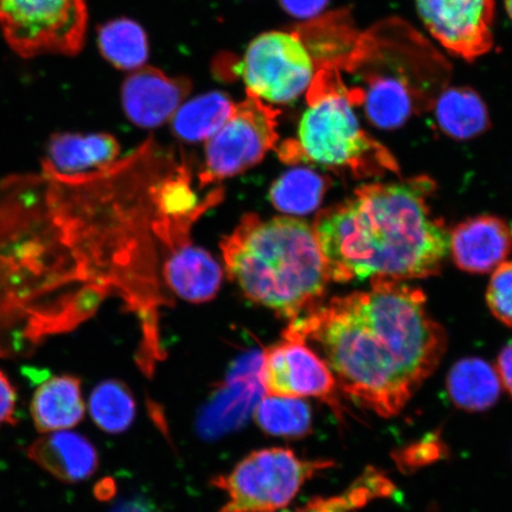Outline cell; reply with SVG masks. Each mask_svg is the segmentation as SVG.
Wrapping results in <instances>:
<instances>
[{
	"instance_id": "21",
	"label": "cell",
	"mask_w": 512,
	"mask_h": 512,
	"mask_svg": "<svg viewBox=\"0 0 512 512\" xmlns=\"http://www.w3.org/2000/svg\"><path fill=\"white\" fill-rule=\"evenodd\" d=\"M331 179L309 168L285 172L270 190V200L275 207L288 215L304 216L320 207Z\"/></svg>"
},
{
	"instance_id": "6",
	"label": "cell",
	"mask_w": 512,
	"mask_h": 512,
	"mask_svg": "<svg viewBox=\"0 0 512 512\" xmlns=\"http://www.w3.org/2000/svg\"><path fill=\"white\" fill-rule=\"evenodd\" d=\"M86 0H0V32L23 59L75 56L85 46Z\"/></svg>"
},
{
	"instance_id": "10",
	"label": "cell",
	"mask_w": 512,
	"mask_h": 512,
	"mask_svg": "<svg viewBox=\"0 0 512 512\" xmlns=\"http://www.w3.org/2000/svg\"><path fill=\"white\" fill-rule=\"evenodd\" d=\"M422 23L441 46L467 61L494 46V0H415Z\"/></svg>"
},
{
	"instance_id": "18",
	"label": "cell",
	"mask_w": 512,
	"mask_h": 512,
	"mask_svg": "<svg viewBox=\"0 0 512 512\" xmlns=\"http://www.w3.org/2000/svg\"><path fill=\"white\" fill-rule=\"evenodd\" d=\"M446 386L454 405L469 412H482L494 406L502 390L496 369L478 357L454 364Z\"/></svg>"
},
{
	"instance_id": "23",
	"label": "cell",
	"mask_w": 512,
	"mask_h": 512,
	"mask_svg": "<svg viewBox=\"0 0 512 512\" xmlns=\"http://www.w3.org/2000/svg\"><path fill=\"white\" fill-rule=\"evenodd\" d=\"M254 419L273 437L304 438L312 431L311 407L302 399L266 395L256 403Z\"/></svg>"
},
{
	"instance_id": "5",
	"label": "cell",
	"mask_w": 512,
	"mask_h": 512,
	"mask_svg": "<svg viewBox=\"0 0 512 512\" xmlns=\"http://www.w3.org/2000/svg\"><path fill=\"white\" fill-rule=\"evenodd\" d=\"M332 466L325 460L299 458L288 448L255 451L211 485L226 492L219 512H278L290 504L306 482Z\"/></svg>"
},
{
	"instance_id": "14",
	"label": "cell",
	"mask_w": 512,
	"mask_h": 512,
	"mask_svg": "<svg viewBox=\"0 0 512 512\" xmlns=\"http://www.w3.org/2000/svg\"><path fill=\"white\" fill-rule=\"evenodd\" d=\"M120 155L118 140L107 133H56L47 145L44 170L48 175L76 178L105 171Z\"/></svg>"
},
{
	"instance_id": "15",
	"label": "cell",
	"mask_w": 512,
	"mask_h": 512,
	"mask_svg": "<svg viewBox=\"0 0 512 512\" xmlns=\"http://www.w3.org/2000/svg\"><path fill=\"white\" fill-rule=\"evenodd\" d=\"M162 277L172 293L189 303L202 304L216 297L223 272L206 249L189 241L166 256Z\"/></svg>"
},
{
	"instance_id": "16",
	"label": "cell",
	"mask_w": 512,
	"mask_h": 512,
	"mask_svg": "<svg viewBox=\"0 0 512 512\" xmlns=\"http://www.w3.org/2000/svg\"><path fill=\"white\" fill-rule=\"evenodd\" d=\"M28 456L51 476L68 484L91 477L99 463L91 441L69 430L44 434L29 446Z\"/></svg>"
},
{
	"instance_id": "20",
	"label": "cell",
	"mask_w": 512,
	"mask_h": 512,
	"mask_svg": "<svg viewBox=\"0 0 512 512\" xmlns=\"http://www.w3.org/2000/svg\"><path fill=\"white\" fill-rule=\"evenodd\" d=\"M235 104L221 92L198 96L178 108L171 119L175 136L188 143L207 142L226 124Z\"/></svg>"
},
{
	"instance_id": "24",
	"label": "cell",
	"mask_w": 512,
	"mask_h": 512,
	"mask_svg": "<svg viewBox=\"0 0 512 512\" xmlns=\"http://www.w3.org/2000/svg\"><path fill=\"white\" fill-rule=\"evenodd\" d=\"M95 425L110 434L123 433L136 418V401L123 382L108 380L96 386L88 403Z\"/></svg>"
},
{
	"instance_id": "30",
	"label": "cell",
	"mask_w": 512,
	"mask_h": 512,
	"mask_svg": "<svg viewBox=\"0 0 512 512\" xmlns=\"http://www.w3.org/2000/svg\"><path fill=\"white\" fill-rule=\"evenodd\" d=\"M111 512H160L155 505L143 498L128 499L120 503Z\"/></svg>"
},
{
	"instance_id": "8",
	"label": "cell",
	"mask_w": 512,
	"mask_h": 512,
	"mask_svg": "<svg viewBox=\"0 0 512 512\" xmlns=\"http://www.w3.org/2000/svg\"><path fill=\"white\" fill-rule=\"evenodd\" d=\"M280 111L247 94L219 131L207 140L201 187L242 174L278 144Z\"/></svg>"
},
{
	"instance_id": "3",
	"label": "cell",
	"mask_w": 512,
	"mask_h": 512,
	"mask_svg": "<svg viewBox=\"0 0 512 512\" xmlns=\"http://www.w3.org/2000/svg\"><path fill=\"white\" fill-rule=\"evenodd\" d=\"M221 251L245 296L291 322L319 304L330 281L315 232L293 217L247 214Z\"/></svg>"
},
{
	"instance_id": "26",
	"label": "cell",
	"mask_w": 512,
	"mask_h": 512,
	"mask_svg": "<svg viewBox=\"0 0 512 512\" xmlns=\"http://www.w3.org/2000/svg\"><path fill=\"white\" fill-rule=\"evenodd\" d=\"M486 303L499 322L512 328V261L503 262L492 274Z\"/></svg>"
},
{
	"instance_id": "9",
	"label": "cell",
	"mask_w": 512,
	"mask_h": 512,
	"mask_svg": "<svg viewBox=\"0 0 512 512\" xmlns=\"http://www.w3.org/2000/svg\"><path fill=\"white\" fill-rule=\"evenodd\" d=\"M259 381L266 395L318 399L342 413L334 374L310 345L292 337L268 347L261 356Z\"/></svg>"
},
{
	"instance_id": "11",
	"label": "cell",
	"mask_w": 512,
	"mask_h": 512,
	"mask_svg": "<svg viewBox=\"0 0 512 512\" xmlns=\"http://www.w3.org/2000/svg\"><path fill=\"white\" fill-rule=\"evenodd\" d=\"M191 92V81L144 66L128 76L121 89L126 117L140 127L155 128L174 118Z\"/></svg>"
},
{
	"instance_id": "12",
	"label": "cell",
	"mask_w": 512,
	"mask_h": 512,
	"mask_svg": "<svg viewBox=\"0 0 512 512\" xmlns=\"http://www.w3.org/2000/svg\"><path fill=\"white\" fill-rule=\"evenodd\" d=\"M450 254L454 264L466 273L495 271L512 252V229L494 215L465 220L450 232Z\"/></svg>"
},
{
	"instance_id": "29",
	"label": "cell",
	"mask_w": 512,
	"mask_h": 512,
	"mask_svg": "<svg viewBox=\"0 0 512 512\" xmlns=\"http://www.w3.org/2000/svg\"><path fill=\"white\" fill-rule=\"evenodd\" d=\"M496 371L502 386L512 396V342L505 345L499 354Z\"/></svg>"
},
{
	"instance_id": "4",
	"label": "cell",
	"mask_w": 512,
	"mask_h": 512,
	"mask_svg": "<svg viewBox=\"0 0 512 512\" xmlns=\"http://www.w3.org/2000/svg\"><path fill=\"white\" fill-rule=\"evenodd\" d=\"M306 101L297 137L279 146L278 155L284 163H312L348 171L358 179L398 174L399 165L392 153L360 125L350 89L337 67L318 68Z\"/></svg>"
},
{
	"instance_id": "22",
	"label": "cell",
	"mask_w": 512,
	"mask_h": 512,
	"mask_svg": "<svg viewBox=\"0 0 512 512\" xmlns=\"http://www.w3.org/2000/svg\"><path fill=\"white\" fill-rule=\"evenodd\" d=\"M100 53L115 68L137 70L145 66L149 57V43L140 25L131 19L120 18L108 22L99 30Z\"/></svg>"
},
{
	"instance_id": "2",
	"label": "cell",
	"mask_w": 512,
	"mask_h": 512,
	"mask_svg": "<svg viewBox=\"0 0 512 512\" xmlns=\"http://www.w3.org/2000/svg\"><path fill=\"white\" fill-rule=\"evenodd\" d=\"M435 183L419 176L369 183L324 209L313 223L326 273L336 283L437 275L450 255V230L432 213Z\"/></svg>"
},
{
	"instance_id": "17",
	"label": "cell",
	"mask_w": 512,
	"mask_h": 512,
	"mask_svg": "<svg viewBox=\"0 0 512 512\" xmlns=\"http://www.w3.org/2000/svg\"><path fill=\"white\" fill-rule=\"evenodd\" d=\"M30 411L37 431L44 434L79 425L86 412L80 380L70 375L50 377L36 389Z\"/></svg>"
},
{
	"instance_id": "19",
	"label": "cell",
	"mask_w": 512,
	"mask_h": 512,
	"mask_svg": "<svg viewBox=\"0 0 512 512\" xmlns=\"http://www.w3.org/2000/svg\"><path fill=\"white\" fill-rule=\"evenodd\" d=\"M435 119L440 130L457 140H470L491 126L488 108L469 87H450L435 100Z\"/></svg>"
},
{
	"instance_id": "1",
	"label": "cell",
	"mask_w": 512,
	"mask_h": 512,
	"mask_svg": "<svg viewBox=\"0 0 512 512\" xmlns=\"http://www.w3.org/2000/svg\"><path fill=\"white\" fill-rule=\"evenodd\" d=\"M284 337L315 347L337 386L358 405L398 415L438 368L446 332L425 293L405 281L370 279L367 291L331 298L292 320Z\"/></svg>"
},
{
	"instance_id": "31",
	"label": "cell",
	"mask_w": 512,
	"mask_h": 512,
	"mask_svg": "<svg viewBox=\"0 0 512 512\" xmlns=\"http://www.w3.org/2000/svg\"><path fill=\"white\" fill-rule=\"evenodd\" d=\"M505 8H507L508 15L512 21V0H505Z\"/></svg>"
},
{
	"instance_id": "7",
	"label": "cell",
	"mask_w": 512,
	"mask_h": 512,
	"mask_svg": "<svg viewBox=\"0 0 512 512\" xmlns=\"http://www.w3.org/2000/svg\"><path fill=\"white\" fill-rule=\"evenodd\" d=\"M317 64L296 31H270L249 44L239 63L247 94L268 105H290L311 86Z\"/></svg>"
},
{
	"instance_id": "27",
	"label": "cell",
	"mask_w": 512,
	"mask_h": 512,
	"mask_svg": "<svg viewBox=\"0 0 512 512\" xmlns=\"http://www.w3.org/2000/svg\"><path fill=\"white\" fill-rule=\"evenodd\" d=\"M17 393L9 377L0 370V426L14 424Z\"/></svg>"
},
{
	"instance_id": "25",
	"label": "cell",
	"mask_w": 512,
	"mask_h": 512,
	"mask_svg": "<svg viewBox=\"0 0 512 512\" xmlns=\"http://www.w3.org/2000/svg\"><path fill=\"white\" fill-rule=\"evenodd\" d=\"M394 485L386 475L368 467L343 494L329 498H315L305 507L278 512H352L366 507L375 499L388 497Z\"/></svg>"
},
{
	"instance_id": "28",
	"label": "cell",
	"mask_w": 512,
	"mask_h": 512,
	"mask_svg": "<svg viewBox=\"0 0 512 512\" xmlns=\"http://www.w3.org/2000/svg\"><path fill=\"white\" fill-rule=\"evenodd\" d=\"M283 9L293 17L312 19L322 12L329 0H279Z\"/></svg>"
},
{
	"instance_id": "13",
	"label": "cell",
	"mask_w": 512,
	"mask_h": 512,
	"mask_svg": "<svg viewBox=\"0 0 512 512\" xmlns=\"http://www.w3.org/2000/svg\"><path fill=\"white\" fill-rule=\"evenodd\" d=\"M354 104L364 107L370 123L382 130H394L425 106L418 92L403 73L373 72L362 89H350Z\"/></svg>"
}]
</instances>
